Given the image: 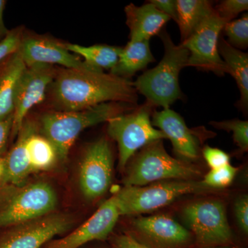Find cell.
<instances>
[{
	"instance_id": "1",
	"label": "cell",
	"mask_w": 248,
	"mask_h": 248,
	"mask_svg": "<svg viewBox=\"0 0 248 248\" xmlns=\"http://www.w3.org/2000/svg\"><path fill=\"white\" fill-rule=\"evenodd\" d=\"M49 101L55 111L85 110L109 102L137 105L133 81L95 68H62L49 86Z\"/></svg>"
},
{
	"instance_id": "2",
	"label": "cell",
	"mask_w": 248,
	"mask_h": 248,
	"mask_svg": "<svg viewBox=\"0 0 248 248\" xmlns=\"http://www.w3.org/2000/svg\"><path fill=\"white\" fill-rule=\"evenodd\" d=\"M159 35L164 46L162 60L157 66L139 77L133 84L138 93L146 97V102L154 108L167 109L183 97L179 74L187 67L189 52L182 44H174L165 29Z\"/></svg>"
},
{
	"instance_id": "3",
	"label": "cell",
	"mask_w": 248,
	"mask_h": 248,
	"mask_svg": "<svg viewBox=\"0 0 248 248\" xmlns=\"http://www.w3.org/2000/svg\"><path fill=\"white\" fill-rule=\"evenodd\" d=\"M133 104L109 102L99 104L85 110L47 112L41 118L44 136L55 147L58 159L66 161L76 139L85 129L107 122L112 117L132 111Z\"/></svg>"
},
{
	"instance_id": "4",
	"label": "cell",
	"mask_w": 248,
	"mask_h": 248,
	"mask_svg": "<svg viewBox=\"0 0 248 248\" xmlns=\"http://www.w3.org/2000/svg\"><path fill=\"white\" fill-rule=\"evenodd\" d=\"M56 192L48 183L0 186V231L53 213Z\"/></svg>"
},
{
	"instance_id": "5",
	"label": "cell",
	"mask_w": 248,
	"mask_h": 248,
	"mask_svg": "<svg viewBox=\"0 0 248 248\" xmlns=\"http://www.w3.org/2000/svg\"><path fill=\"white\" fill-rule=\"evenodd\" d=\"M124 179L125 186H144L160 181H192L201 172L189 163L172 157L165 149L163 140L141 148L131 158Z\"/></svg>"
},
{
	"instance_id": "6",
	"label": "cell",
	"mask_w": 248,
	"mask_h": 248,
	"mask_svg": "<svg viewBox=\"0 0 248 248\" xmlns=\"http://www.w3.org/2000/svg\"><path fill=\"white\" fill-rule=\"evenodd\" d=\"M203 182L174 181L150 186H124L113 195L120 216L149 213L187 194L210 190Z\"/></svg>"
},
{
	"instance_id": "7",
	"label": "cell",
	"mask_w": 248,
	"mask_h": 248,
	"mask_svg": "<svg viewBox=\"0 0 248 248\" xmlns=\"http://www.w3.org/2000/svg\"><path fill=\"white\" fill-rule=\"evenodd\" d=\"M153 109L146 102L131 112L116 116L108 121V133L118 144L121 169H125L139 150L153 142L167 139L152 124Z\"/></svg>"
},
{
	"instance_id": "8",
	"label": "cell",
	"mask_w": 248,
	"mask_h": 248,
	"mask_svg": "<svg viewBox=\"0 0 248 248\" xmlns=\"http://www.w3.org/2000/svg\"><path fill=\"white\" fill-rule=\"evenodd\" d=\"M73 223L69 215L54 212L23 222L0 231V248H40Z\"/></svg>"
},
{
	"instance_id": "9",
	"label": "cell",
	"mask_w": 248,
	"mask_h": 248,
	"mask_svg": "<svg viewBox=\"0 0 248 248\" xmlns=\"http://www.w3.org/2000/svg\"><path fill=\"white\" fill-rule=\"evenodd\" d=\"M226 23L215 11L188 39L181 43L189 52L187 67L213 72L218 76L226 74V64L218 53V44Z\"/></svg>"
},
{
	"instance_id": "10",
	"label": "cell",
	"mask_w": 248,
	"mask_h": 248,
	"mask_svg": "<svg viewBox=\"0 0 248 248\" xmlns=\"http://www.w3.org/2000/svg\"><path fill=\"white\" fill-rule=\"evenodd\" d=\"M182 215L200 244L216 246L231 241V227L226 208L220 201L205 200L188 204L183 210Z\"/></svg>"
},
{
	"instance_id": "11",
	"label": "cell",
	"mask_w": 248,
	"mask_h": 248,
	"mask_svg": "<svg viewBox=\"0 0 248 248\" xmlns=\"http://www.w3.org/2000/svg\"><path fill=\"white\" fill-rule=\"evenodd\" d=\"M113 159L110 143L99 139L86 148L79 166L80 190L88 200L104 195L112 182Z\"/></svg>"
},
{
	"instance_id": "12",
	"label": "cell",
	"mask_w": 248,
	"mask_h": 248,
	"mask_svg": "<svg viewBox=\"0 0 248 248\" xmlns=\"http://www.w3.org/2000/svg\"><path fill=\"white\" fill-rule=\"evenodd\" d=\"M57 72L54 66L37 64L27 67L23 73L15 99L11 138L17 136L31 109L45 99Z\"/></svg>"
},
{
	"instance_id": "13",
	"label": "cell",
	"mask_w": 248,
	"mask_h": 248,
	"mask_svg": "<svg viewBox=\"0 0 248 248\" xmlns=\"http://www.w3.org/2000/svg\"><path fill=\"white\" fill-rule=\"evenodd\" d=\"M120 217L113 196L100 205L89 220L62 239L50 241L46 248H78L90 241L105 240Z\"/></svg>"
},
{
	"instance_id": "14",
	"label": "cell",
	"mask_w": 248,
	"mask_h": 248,
	"mask_svg": "<svg viewBox=\"0 0 248 248\" xmlns=\"http://www.w3.org/2000/svg\"><path fill=\"white\" fill-rule=\"evenodd\" d=\"M18 50L27 67L44 64L60 65L63 68H92L67 50L65 44L40 36H24Z\"/></svg>"
},
{
	"instance_id": "15",
	"label": "cell",
	"mask_w": 248,
	"mask_h": 248,
	"mask_svg": "<svg viewBox=\"0 0 248 248\" xmlns=\"http://www.w3.org/2000/svg\"><path fill=\"white\" fill-rule=\"evenodd\" d=\"M152 124L157 127L172 143L173 151L186 162L195 161L200 155L199 141L193 130L186 125L180 115L170 108L155 111Z\"/></svg>"
},
{
	"instance_id": "16",
	"label": "cell",
	"mask_w": 248,
	"mask_h": 248,
	"mask_svg": "<svg viewBox=\"0 0 248 248\" xmlns=\"http://www.w3.org/2000/svg\"><path fill=\"white\" fill-rule=\"evenodd\" d=\"M38 130L35 121L26 119L17 134V140L4 156V169L0 186L26 184L28 177L32 173L27 154V141L32 133Z\"/></svg>"
},
{
	"instance_id": "17",
	"label": "cell",
	"mask_w": 248,
	"mask_h": 248,
	"mask_svg": "<svg viewBox=\"0 0 248 248\" xmlns=\"http://www.w3.org/2000/svg\"><path fill=\"white\" fill-rule=\"evenodd\" d=\"M133 226L145 237L169 247L185 244L190 239L187 230L166 215L140 217L133 220Z\"/></svg>"
},
{
	"instance_id": "18",
	"label": "cell",
	"mask_w": 248,
	"mask_h": 248,
	"mask_svg": "<svg viewBox=\"0 0 248 248\" xmlns=\"http://www.w3.org/2000/svg\"><path fill=\"white\" fill-rule=\"evenodd\" d=\"M124 11L130 30L129 38L132 41H150L151 37L159 35L171 19L149 1L141 6L129 4Z\"/></svg>"
},
{
	"instance_id": "19",
	"label": "cell",
	"mask_w": 248,
	"mask_h": 248,
	"mask_svg": "<svg viewBox=\"0 0 248 248\" xmlns=\"http://www.w3.org/2000/svg\"><path fill=\"white\" fill-rule=\"evenodd\" d=\"M27 68L18 50L0 63V120L13 116L18 84Z\"/></svg>"
},
{
	"instance_id": "20",
	"label": "cell",
	"mask_w": 248,
	"mask_h": 248,
	"mask_svg": "<svg viewBox=\"0 0 248 248\" xmlns=\"http://www.w3.org/2000/svg\"><path fill=\"white\" fill-rule=\"evenodd\" d=\"M218 50L226 66V73L236 81L240 92L239 107L244 111L248 108V55L219 37Z\"/></svg>"
},
{
	"instance_id": "21",
	"label": "cell",
	"mask_w": 248,
	"mask_h": 248,
	"mask_svg": "<svg viewBox=\"0 0 248 248\" xmlns=\"http://www.w3.org/2000/svg\"><path fill=\"white\" fill-rule=\"evenodd\" d=\"M155 61L150 41L130 40L125 47H122L119 61L110 73L130 79Z\"/></svg>"
},
{
	"instance_id": "22",
	"label": "cell",
	"mask_w": 248,
	"mask_h": 248,
	"mask_svg": "<svg viewBox=\"0 0 248 248\" xmlns=\"http://www.w3.org/2000/svg\"><path fill=\"white\" fill-rule=\"evenodd\" d=\"M177 19L182 42L188 39L215 9L206 0H176Z\"/></svg>"
},
{
	"instance_id": "23",
	"label": "cell",
	"mask_w": 248,
	"mask_h": 248,
	"mask_svg": "<svg viewBox=\"0 0 248 248\" xmlns=\"http://www.w3.org/2000/svg\"><path fill=\"white\" fill-rule=\"evenodd\" d=\"M67 50L84 59L86 64L95 69L112 71L120 58L122 47L97 45L84 46L75 44H65Z\"/></svg>"
},
{
	"instance_id": "24",
	"label": "cell",
	"mask_w": 248,
	"mask_h": 248,
	"mask_svg": "<svg viewBox=\"0 0 248 248\" xmlns=\"http://www.w3.org/2000/svg\"><path fill=\"white\" fill-rule=\"evenodd\" d=\"M26 149L32 172L50 169L59 160L56 150L51 142L37 131L28 139Z\"/></svg>"
},
{
	"instance_id": "25",
	"label": "cell",
	"mask_w": 248,
	"mask_h": 248,
	"mask_svg": "<svg viewBox=\"0 0 248 248\" xmlns=\"http://www.w3.org/2000/svg\"><path fill=\"white\" fill-rule=\"evenodd\" d=\"M228 40L234 48L246 49L248 46V15L244 14L239 19L227 22L223 27Z\"/></svg>"
},
{
	"instance_id": "26",
	"label": "cell",
	"mask_w": 248,
	"mask_h": 248,
	"mask_svg": "<svg viewBox=\"0 0 248 248\" xmlns=\"http://www.w3.org/2000/svg\"><path fill=\"white\" fill-rule=\"evenodd\" d=\"M215 128L232 133L233 139L239 151L245 153L248 149V122L235 119V120L213 122L211 123Z\"/></svg>"
},
{
	"instance_id": "27",
	"label": "cell",
	"mask_w": 248,
	"mask_h": 248,
	"mask_svg": "<svg viewBox=\"0 0 248 248\" xmlns=\"http://www.w3.org/2000/svg\"><path fill=\"white\" fill-rule=\"evenodd\" d=\"M237 172V169L231 164L211 170L205 174L203 184L210 188H223L231 185Z\"/></svg>"
},
{
	"instance_id": "28",
	"label": "cell",
	"mask_w": 248,
	"mask_h": 248,
	"mask_svg": "<svg viewBox=\"0 0 248 248\" xmlns=\"http://www.w3.org/2000/svg\"><path fill=\"white\" fill-rule=\"evenodd\" d=\"M217 15L226 22H231L241 13L248 11V0H224L214 7Z\"/></svg>"
},
{
	"instance_id": "29",
	"label": "cell",
	"mask_w": 248,
	"mask_h": 248,
	"mask_svg": "<svg viewBox=\"0 0 248 248\" xmlns=\"http://www.w3.org/2000/svg\"><path fill=\"white\" fill-rule=\"evenodd\" d=\"M24 37V31L21 28L8 31L4 38L0 41V63L11 54L17 51Z\"/></svg>"
},
{
	"instance_id": "30",
	"label": "cell",
	"mask_w": 248,
	"mask_h": 248,
	"mask_svg": "<svg viewBox=\"0 0 248 248\" xmlns=\"http://www.w3.org/2000/svg\"><path fill=\"white\" fill-rule=\"evenodd\" d=\"M204 159L211 169H217L230 164L229 155L218 148L205 146L202 151Z\"/></svg>"
},
{
	"instance_id": "31",
	"label": "cell",
	"mask_w": 248,
	"mask_h": 248,
	"mask_svg": "<svg viewBox=\"0 0 248 248\" xmlns=\"http://www.w3.org/2000/svg\"><path fill=\"white\" fill-rule=\"evenodd\" d=\"M234 213L240 229L244 233L248 232V197L241 196L234 204Z\"/></svg>"
},
{
	"instance_id": "32",
	"label": "cell",
	"mask_w": 248,
	"mask_h": 248,
	"mask_svg": "<svg viewBox=\"0 0 248 248\" xmlns=\"http://www.w3.org/2000/svg\"><path fill=\"white\" fill-rule=\"evenodd\" d=\"M13 121V116L0 120V158L7 153V147L12 134Z\"/></svg>"
},
{
	"instance_id": "33",
	"label": "cell",
	"mask_w": 248,
	"mask_h": 248,
	"mask_svg": "<svg viewBox=\"0 0 248 248\" xmlns=\"http://www.w3.org/2000/svg\"><path fill=\"white\" fill-rule=\"evenodd\" d=\"M154 5L160 12L169 16L171 19L177 22V1L176 0H151L148 1Z\"/></svg>"
},
{
	"instance_id": "34",
	"label": "cell",
	"mask_w": 248,
	"mask_h": 248,
	"mask_svg": "<svg viewBox=\"0 0 248 248\" xmlns=\"http://www.w3.org/2000/svg\"><path fill=\"white\" fill-rule=\"evenodd\" d=\"M114 248H149L137 241L130 235L117 236L113 243Z\"/></svg>"
},
{
	"instance_id": "35",
	"label": "cell",
	"mask_w": 248,
	"mask_h": 248,
	"mask_svg": "<svg viewBox=\"0 0 248 248\" xmlns=\"http://www.w3.org/2000/svg\"><path fill=\"white\" fill-rule=\"evenodd\" d=\"M6 1L4 0H0V41L7 34L8 31H6L4 24V19H3V15H4V11L5 6H6Z\"/></svg>"
},
{
	"instance_id": "36",
	"label": "cell",
	"mask_w": 248,
	"mask_h": 248,
	"mask_svg": "<svg viewBox=\"0 0 248 248\" xmlns=\"http://www.w3.org/2000/svg\"><path fill=\"white\" fill-rule=\"evenodd\" d=\"M4 169V156L0 158V182H1V177Z\"/></svg>"
}]
</instances>
